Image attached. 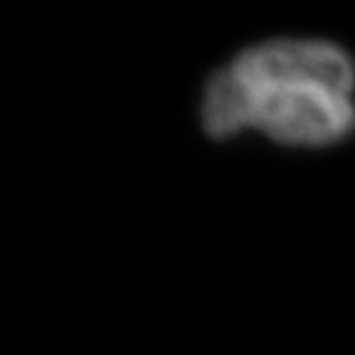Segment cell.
Segmentation results:
<instances>
[{
    "instance_id": "6da1fadb",
    "label": "cell",
    "mask_w": 355,
    "mask_h": 355,
    "mask_svg": "<svg viewBox=\"0 0 355 355\" xmlns=\"http://www.w3.org/2000/svg\"><path fill=\"white\" fill-rule=\"evenodd\" d=\"M212 139L259 131L294 148L338 144L355 131V64L328 40H269L217 69L202 92Z\"/></svg>"
}]
</instances>
